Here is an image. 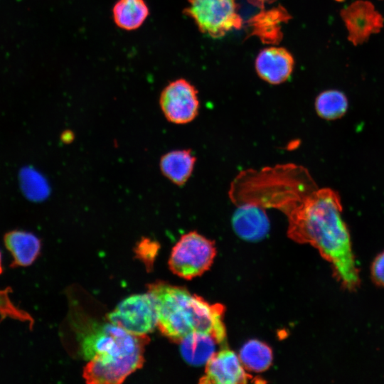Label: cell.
Listing matches in <instances>:
<instances>
[{
    "instance_id": "5bb4252c",
    "label": "cell",
    "mask_w": 384,
    "mask_h": 384,
    "mask_svg": "<svg viewBox=\"0 0 384 384\" xmlns=\"http://www.w3.org/2000/svg\"><path fill=\"white\" fill-rule=\"evenodd\" d=\"M112 18L119 28L132 31L139 28L149 15L144 0H117L112 7Z\"/></svg>"
},
{
    "instance_id": "e0dca14e",
    "label": "cell",
    "mask_w": 384,
    "mask_h": 384,
    "mask_svg": "<svg viewBox=\"0 0 384 384\" xmlns=\"http://www.w3.org/2000/svg\"><path fill=\"white\" fill-rule=\"evenodd\" d=\"M9 289V288L5 291H0V314L1 318L10 316L23 321L28 320L31 324L33 323L32 319L26 312L16 308L11 302L8 296Z\"/></svg>"
},
{
    "instance_id": "4fadbf2b",
    "label": "cell",
    "mask_w": 384,
    "mask_h": 384,
    "mask_svg": "<svg viewBox=\"0 0 384 384\" xmlns=\"http://www.w3.org/2000/svg\"><path fill=\"white\" fill-rule=\"evenodd\" d=\"M180 352L184 361L194 366H200L208 362L215 353L216 340L210 335L194 332L180 341Z\"/></svg>"
},
{
    "instance_id": "ac0fdd59",
    "label": "cell",
    "mask_w": 384,
    "mask_h": 384,
    "mask_svg": "<svg viewBox=\"0 0 384 384\" xmlns=\"http://www.w3.org/2000/svg\"><path fill=\"white\" fill-rule=\"evenodd\" d=\"M159 245L155 241L148 238H143L137 245L136 252L139 257L146 264H152Z\"/></svg>"
},
{
    "instance_id": "30bf717a",
    "label": "cell",
    "mask_w": 384,
    "mask_h": 384,
    "mask_svg": "<svg viewBox=\"0 0 384 384\" xmlns=\"http://www.w3.org/2000/svg\"><path fill=\"white\" fill-rule=\"evenodd\" d=\"M237 208L232 218L235 233L248 241L262 239L270 230L265 209L252 204H242Z\"/></svg>"
},
{
    "instance_id": "52a82bcc",
    "label": "cell",
    "mask_w": 384,
    "mask_h": 384,
    "mask_svg": "<svg viewBox=\"0 0 384 384\" xmlns=\"http://www.w3.org/2000/svg\"><path fill=\"white\" fill-rule=\"evenodd\" d=\"M348 31V40L355 46L368 41L378 33L384 26V18L367 0H356L340 11Z\"/></svg>"
},
{
    "instance_id": "3957f363",
    "label": "cell",
    "mask_w": 384,
    "mask_h": 384,
    "mask_svg": "<svg viewBox=\"0 0 384 384\" xmlns=\"http://www.w3.org/2000/svg\"><path fill=\"white\" fill-rule=\"evenodd\" d=\"M215 255L214 242L192 231L181 236L174 246L169 266L177 276L191 279L210 268Z\"/></svg>"
},
{
    "instance_id": "ffe728a7",
    "label": "cell",
    "mask_w": 384,
    "mask_h": 384,
    "mask_svg": "<svg viewBox=\"0 0 384 384\" xmlns=\"http://www.w3.org/2000/svg\"><path fill=\"white\" fill-rule=\"evenodd\" d=\"M3 272V267H2V257H1V252L0 251V274Z\"/></svg>"
},
{
    "instance_id": "7a4b0ae2",
    "label": "cell",
    "mask_w": 384,
    "mask_h": 384,
    "mask_svg": "<svg viewBox=\"0 0 384 384\" xmlns=\"http://www.w3.org/2000/svg\"><path fill=\"white\" fill-rule=\"evenodd\" d=\"M148 289L156 300L157 326L163 335L179 343L186 336L201 332L212 336L218 344L225 346L226 331L222 304H209L185 288L164 282L150 284Z\"/></svg>"
},
{
    "instance_id": "9a60e30c",
    "label": "cell",
    "mask_w": 384,
    "mask_h": 384,
    "mask_svg": "<svg viewBox=\"0 0 384 384\" xmlns=\"http://www.w3.org/2000/svg\"><path fill=\"white\" fill-rule=\"evenodd\" d=\"M239 358L244 368L260 373L270 368L273 355L269 346L257 339H251L241 348Z\"/></svg>"
},
{
    "instance_id": "6da1fadb",
    "label": "cell",
    "mask_w": 384,
    "mask_h": 384,
    "mask_svg": "<svg viewBox=\"0 0 384 384\" xmlns=\"http://www.w3.org/2000/svg\"><path fill=\"white\" fill-rule=\"evenodd\" d=\"M147 335H136L112 324L100 326L81 342L88 360L83 378L89 384H118L140 368L144 362Z\"/></svg>"
},
{
    "instance_id": "5b68a950",
    "label": "cell",
    "mask_w": 384,
    "mask_h": 384,
    "mask_svg": "<svg viewBox=\"0 0 384 384\" xmlns=\"http://www.w3.org/2000/svg\"><path fill=\"white\" fill-rule=\"evenodd\" d=\"M109 321L136 335H146L158 324V308L154 295L149 291L122 300L107 315Z\"/></svg>"
},
{
    "instance_id": "d6986e66",
    "label": "cell",
    "mask_w": 384,
    "mask_h": 384,
    "mask_svg": "<svg viewBox=\"0 0 384 384\" xmlns=\"http://www.w3.org/2000/svg\"><path fill=\"white\" fill-rule=\"evenodd\" d=\"M371 274L377 284L384 287V252L380 253L373 262Z\"/></svg>"
},
{
    "instance_id": "9c48e42d",
    "label": "cell",
    "mask_w": 384,
    "mask_h": 384,
    "mask_svg": "<svg viewBox=\"0 0 384 384\" xmlns=\"http://www.w3.org/2000/svg\"><path fill=\"white\" fill-rule=\"evenodd\" d=\"M294 65L292 53L282 47H268L262 50L255 60V70L265 82L277 85L291 75Z\"/></svg>"
},
{
    "instance_id": "2e32d148",
    "label": "cell",
    "mask_w": 384,
    "mask_h": 384,
    "mask_svg": "<svg viewBox=\"0 0 384 384\" xmlns=\"http://www.w3.org/2000/svg\"><path fill=\"white\" fill-rule=\"evenodd\" d=\"M348 106L346 95L337 90L321 92L316 98L315 109L319 117L327 120L341 117Z\"/></svg>"
},
{
    "instance_id": "44dd1931",
    "label": "cell",
    "mask_w": 384,
    "mask_h": 384,
    "mask_svg": "<svg viewBox=\"0 0 384 384\" xmlns=\"http://www.w3.org/2000/svg\"><path fill=\"white\" fill-rule=\"evenodd\" d=\"M336 1H342V0H336Z\"/></svg>"
},
{
    "instance_id": "8992f818",
    "label": "cell",
    "mask_w": 384,
    "mask_h": 384,
    "mask_svg": "<svg viewBox=\"0 0 384 384\" xmlns=\"http://www.w3.org/2000/svg\"><path fill=\"white\" fill-rule=\"evenodd\" d=\"M159 106L166 119L174 124H184L198 115V91L183 78L170 82L161 91Z\"/></svg>"
},
{
    "instance_id": "8fae6325",
    "label": "cell",
    "mask_w": 384,
    "mask_h": 384,
    "mask_svg": "<svg viewBox=\"0 0 384 384\" xmlns=\"http://www.w3.org/2000/svg\"><path fill=\"white\" fill-rule=\"evenodd\" d=\"M4 243L12 257V267L32 265L40 254V239L30 232L13 230L5 233Z\"/></svg>"
},
{
    "instance_id": "7c38bea8",
    "label": "cell",
    "mask_w": 384,
    "mask_h": 384,
    "mask_svg": "<svg viewBox=\"0 0 384 384\" xmlns=\"http://www.w3.org/2000/svg\"><path fill=\"white\" fill-rule=\"evenodd\" d=\"M190 149L174 150L164 154L159 161L162 174L177 186H183L190 178L196 163Z\"/></svg>"
},
{
    "instance_id": "ba28073f",
    "label": "cell",
    "mask_w": 384,
    "mask_h": 384,
    "mask_svg": "<svg viewBox=\"0 0 384 384\" xmlns=\"http://www.w3.org/2000/svg\"><path fill=\"white\" fill-rule=\"evenodd\" d=\"M246 373L239 356L226 346L215 352L206 363L203 384H245L252 379Z\"/></svg>"
},
{
    "instance_id": "277c9868",
    "label": "cell",
    "mask_w": 384,
    "mask_h": 384,
    "mask_svg": "<svg viewBox=\"0 0 384 384\" xmlns=\"http://www.w3.org/2000/svg\"><path fill=\"white\" fill-rule=\"evenodd\" d=\"M183 13L198 29L213 38H220L242 26L236 0H188Z\"/></svg>"
}]
</instances>
